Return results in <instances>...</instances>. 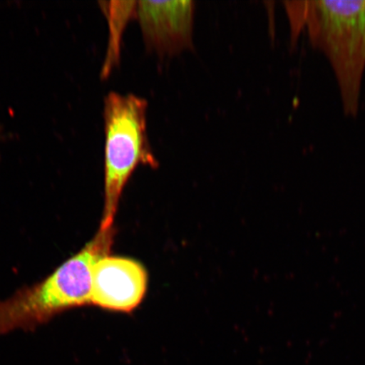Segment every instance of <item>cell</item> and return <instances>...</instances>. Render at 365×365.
Returning <instances> with one entry per match:
<instances>
[{
  "label": "cell",
  "mask_w": 365,
  "mask_h": 365,
  "mask_svg": "<svg viewBox=\"0 0 365 365\" xmlns=\"http://www.w3.org/2000/svg\"><path fill=\"white\" fill-rule=\"evenodd\" d=\"M292 42L307 26L309 42L329 61L346 115L359 110L365 71V0L286 1Z\"/></svg>",
  "instance_id": "1"
},
{
  "label": "cell",
  "mask_w": 365,
  "mask_h": 365,
  "mask_svg": "<svg viewBox=\"0 0 365 365\" xmlns=\"http://www.w3.org/2000/svg\"><path fill=\"white\" fill-rule=\"evenodd\" d=\"M113 228L93 240L42 282L0 302V335L31 330L67 309L91 304L93 268L109 255Z\"/></svg>",
  "instance_id": "2"
},
{
  "label": "cell",
  "mask_w": 365,
  "mask_h": 365,
  "mask_svg": "<svg viewBox=\"0 0 365 365\" xmlns=\"http://www.w3.org/2000/svg\"><path fill=\"white\" fill-rule=\"evenodd\" d=\"M148 105L138 96L117 91L104 99V207L99 230L113 227L123 190L135 168L158 165L148 140Z\"/></svg>",
  "instance_id": "3"
},
{
  "label": "cell",
  "mask_w": 365,
  "mask_h": 365,
  "mask_svg": "<svg viewBox=\"0 0 365 365\" xmlns=\"http://www.w3.org/2000/svg\"><path fill=\"white\" fill-rule=\"evenodd\" d=\"M195 2L137 1L138 20L147 48L159 56H172L192 48Z\"/></svg>",
  "instance_id": "4"
},
{
  "label": "cell",
  "mask_w": 365,
  "mask_h": 365,
  "mask_svg": "<svg viewBox=\"0 0 365 365\" xmlns=\"http://www.w3.org/2000/svg\"><path fill=\"white\" fill-rule=\"evenodd\" d=\"M148 273L135 259L105 255L94 264L91 304L130 312L143 300Z\"/></svg>",
  "instance_id": "5"
},
{
  "label": "cell",
  "mask_w": 365,
  "mask_h": 365,
  "mask_svg": "<svg viewBox=\"0 0 365 365\" xmlns=\"http://www.w3.org/2000/svg\"><path fill=\"white\" fill-rule=\"evenodd\" d=\"M100 4L109 27L108 52L102 71V76L108 77L120 62L123 33L128 22L135 18L137 1H110Z\"/></svg>",
  "instance_id": "6"
}]
</instances>
